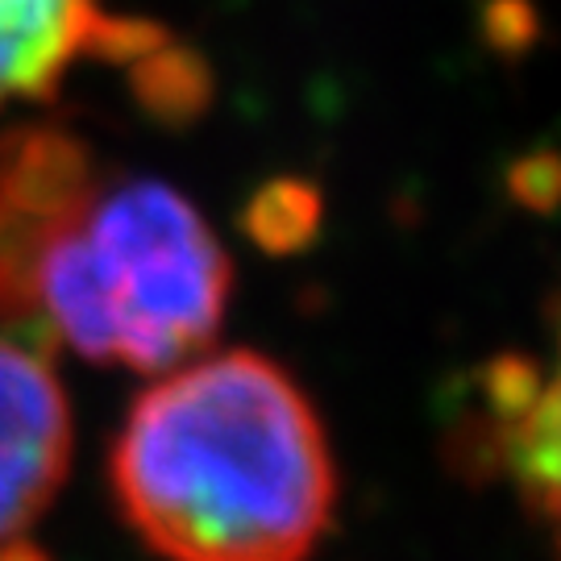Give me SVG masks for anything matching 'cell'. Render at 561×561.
<instances>
[{"mask_svg": "<svg viewBox=\"0 0 561 561\" xmlns=\"http://www.w3.org/2000/svg\"><path fill=\"white\" fill-rule=\"evenodd\" d=\"M67 461L71 408L59 375L30 329L0 324V541L46 512Z\"/></svg>", "mask_w": 561, "mask_h": 561, "instance_id": "obj_3", "label": "cell"}, {"mask_svg": "<svg viewBox=\"0 0 561 561\" xmlns=\"http://www.w3.org/2000/svg\"><path fill=\"white\" fill-rule=\"evenodd\" d=\"M512 196L533 208V213H549L553 201H558V159L553 154H528L512 167Z\"/></svg>", "mask_w": 561, "mask_h": 561, "instance_id": "obj_7", "label": "cell"}, {"mask_svg": "<svg viewBox=\"0 0 561 561\" xmlns=\"http://www.w3.org/2000/svg\"><path fill=\"white\" fill-rule=\"evenodd\" d=\"M108 479L121 516L167 561H308L337 503L317 408L250 350L141 391Z\"/></svg>", "mask_w": 561, "mask_h": 561, "instance_id": "obj_1", "label": "cell"}, {"mask_svg": "<svg viewBox=\"0 0 561 561\" xmlns=\"http://www.w3.org/2000/svg\"><path fill=\"white\" fill-rule=\"evenodd\" d=\"M134 92L154 117L187 121L208 104L213 80H208V67L201 62V55L171 46V38H167L154 50L134 59Z\"/></svg>", "mask_w": 561, "mask_h": 561, "instance_id": "obj_5", "label": "cell"}, {"mask_svg": "<svg viewBox=\"0 0 561 561\" xmlns=\"http://www.w3.org/2000/svg\"><path fill=\"white\" fill-rule=\"evenodd\" d=\"M486 34L500 50H524L537 34V18L524 0H495L486 13Z\"/></svg>", "mask_w": 561, "mask_h": 561, "instance_id": "obj_8", "label": "cell"}, {"mask_svg": "<svg viewBox=\"0 0 561 561\" xmlns=\"http://www.w3.org/2000/svg\"><path fill=\"white\" fill-rule=\"evenodd\" d=\"M30 308L92 362L162 375L217 337L233 266L175 187L92 183L34 225L21 259Z\"/></svg>", "mask_w": 561, "mask_h": 561, "instance_id": "obj_2", "label": "cell"}, {"mask_svg": "<svg viewBox=\"0 0 561 561\" xmlns=\"http://www.w3.org/2000/svg\"><path fill=\"white\" fill-rule=\"evenodd\" d=\"M321 192L312 183L275 180L250 196L245 213H241V225L262 250L291 254V250L308 245L312 233L321 229Z\"/></svg>", "mask_w": 561, "mask_h": 561, "instance_id": "obj_6", "label": "cell"}, {"mask_svg": "<svg viewBox=\"0 0 561 561\" xmlns=\"http://www.w3.org/2000/svg\"><path fill=\"white\" fill-rule=\"evenodd\" d=\"M0 561H50V558L42 549H34V545L13 541V545H0Z\"/></svg>", "mask_w": 561, "mask_h": 561, "instance_id": "obj_9", "label": "cell"}, {"mask_svg": "<svg viewBox=\"0 0 561 561\" xmlns=\"http://www.w3.org/2000/svg\"><path fill=\"white\" fill-rule=\"evenodd\" d=\"M162 42L141 18H108L101 0H0V108L46 101L83 55L129 62Z\"/></svg>", "mask_w": 561, "mask_h": 561, "instance_id": "obj_4", "label": "cell"}]
</instances>
